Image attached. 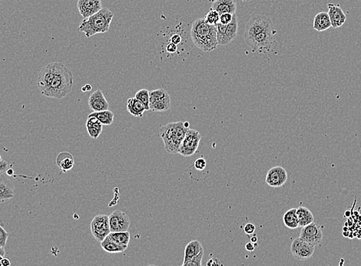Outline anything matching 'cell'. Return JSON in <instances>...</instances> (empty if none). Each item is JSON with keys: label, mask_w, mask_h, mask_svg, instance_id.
Instances as JSON below:
<instances>
[{"label": "cell", "mask_w": 361, "mask_h": 266, "mask_svg": "<svg viewBox=\"0 0 361 266\" xmlns=\"http://www.w3.org/2000/svg\"><path fill=\"white\" fill-rule=\"evenodd\" d=\"M37 84L44 96L62 99L72 91L73 75L65 64L51 62L42 68Z\"/></svg>", "instance_id": "1"}, {"label": "cell", "mask_w": 361, "mask_h": 266, "mask_svg": "<svg viewBox=\"0 0 361 266\" xmlns=\"http://www.w3.org/2000/svg\"><path fill=\"white\" fill-rule=\"evenodd\" d=\"M191 37L196 47L205 53L217 49V27L215 25L209 24L204 18H200L193 23L191 28Z\"/></svg>", "instance_id": "2"}, {"label": "cell", "mask_w": 361, "mask_h": 266, "mask_svg": "<svg viewBox=\"0 0 361 266\" xmlns=\"http://www.w3.org/2000/svg\"><path fill=\"white\" fill-rule=\"evenodd\" d=\"M114 14L107 8H102L95 14L86 18L79 27V31L84 32L86 37L90 38L98 33L107 32L110 28Z\"/></svg>", "instance_id": "3"}, {"label": "cell", "mask_w": 361, "mask_h": 266, "mask_svg": "<svg viewBox=\"0 0 361 266\" xmlns=\"http://www.w3.org/2000/svg\"><path fill=\"white\" fill-rule=\"evenodd\" d=\"M188 129L181 121L169 123L160 128V137L163 140L167 152L179 154L180 144Z\"/></svg>", "instance_id": "4"}, {"label": "cell", "mask_w": 361, "mask_h": 266, "mask_svg": "<svg viewBox=\"0 0 361 266\" xmlns=\"http://www.w3.org/2000/svg\"><path fill=\"white\" fill-rule=\"evenodd\" d=\"M273 33L274 29L267 30L251 37L245 42L254 53H269L274 45Z\"/></svg>", "instance_id": "5"}, {"label": "cell", "mask_w": 361, "mask_h": 266, "mask_svg": "<svg viewBox=\"0 0 361 266\" xmlns=\"http://www.w3.org/2000/svg\"><path fill=\"white\" fill-rule=\"evenodd\" d=\"M271 29H273V23L269 16L264 14L253 16L246 25L244 40L251 39V37L264 31Z\"/></svg>", "instance_id": "6"}, {"label": "cell", "mask_w": 361, "mask_h": 266, "mask_svg": "<svg viewBox=\"0 0 361 266\" xmlns=\"http://www.w3.org/2000/svg\"><path fill=\"white\" fill-rule=\"evenodd\" d=\"M149 107L153 112H165L171 107V98L163 88L149 91Z\"/></svg>", "instance_id": "7"}, {"label": "cell", "mask_w": 361, "mask_h": 266, "mask_svg": "<svg viewBox=\"0 0 361 266\" xmlns=\"http://www.w3.org/2000/svg\"><path fill=\"white\" fill-rule=\"evenodd\" d=\"M202 135L196 130L188 129L180 144L179 154L184 157H191L198 151Z\"/></svg>", "instance_id": "8"}, {"label": "cell", "mask_w": 361, "mask_h": 266, "mask_svg": "<svg viewBox=\"0 0 361 266\" xmlns=\"http://www.w3.org/2000/svg\"><path fill=\"white\" fill-rule=\"evenodd\" d=\"M91 232L98 242L103 241L111 233L109 215L101 214L95 216L91 222Z\"/></svg>", "instance_id": "9"}, {"label": "cell", "mask_w": 361, "mask_h": 266, "mask_svg": "<svg viewBox=\"0 0 361 266\" xmlns=\"http://www.w3.org/2000/svg\"><path fill=\"white\" fill-rule=\"evenodd\" d=\"M315 245L309 243L300 237L295 239L291 245V252L298 260H307L313 256Z\"/></svg>", "instance_id": "10"}, {"label": "cell", "mask_w": 361, "mask_h": 266, "mask_svg": "<svg viewBox=\"0 0 361 266\" xmlns=\"http://www.w3.org/2000/svg\"><path fill=\"white\" fill-rule=\"evenodd\" d=\"M111 232L128 231L131 226L129 216L121 210H116L109 215Z\"/></svg>", "instance_id": "11"}, {"label": "cell", "mask_w": 361, "mask_h": 266, "mask_svg": "<svg viewBox=\"0 0 361 266\" xmlns=\"http://www.w3.org/2000/svg\"><path fill=\"white\" fill-rule=\"evenodd\" d=\"M323 237L324 236H323L321 226L314 222L302 227L300 233L301 238L314 245L321 243Z\"/></svg>", "instance_id": "12"}, {"label": "cell", "mask_w": 361, "mask_h": 266, "mask_svg": "<svg viewBox=\"0 0 361 266\" xmlns=\"http://www.w3.org/2000/svg\"><path fill=\"white\" fill-rule=\"evenodd\" d=\"M288 181V174L282 166H274L268 172L266 176L267 184L271 187H281Z\"/></svg>", "instance_id": "13"}, {"label": "cell", "mask_w": 361, "mask_h": 266, "mask_svg": "<svg viewBox=\"0 0 361 266\" xmlns=\"http://www.w3.org/2000/svg\"><path fill=\"white\" fill-rule=\"evenodd\" d=\"M238 29H239V21L236 15L234 14L232 21L227 25L225 31L222 35H217V39L218 45L221 46H227L230 44L232 41L236 39L238 35Z\"/></svg>", "instance_id": "14"}, {"label": "cell", "mask_w": 361, "mask_h": 266, "mask_svg": "<svg viewBox=\"0 0 361 266\" xmlns=\"http://www.w3.org/2000/svg\"><path fill=\"white\" fill-rule=\"evenodd\" d=\"M77 8L84 19L90 17L102 9L101 0H78Z\"/></svg>", "instance_id": "15"}, {"label": "cell", "mask_w": 361, "mask_h": 266, "mask_svg": "<svg viewBox=\"0 0 361 266\" xmlns=\"http://www.w3.org/2000/svg\"><path fill=\"white\" fill-rule=\"evenodd\" d=\"M328 15L331 23V27L334 28H340L345 23L347 16L340 5L333 3H328Z\"/></svg>", "instance_id": "16"}, {"label": "cell", "mask_w": 361, "mask_h": 266, "mask_svg": "<svg viewBox=\"0 0 361 266\" xmlns=\"http://www.w3.org/2000/svg\"><path fill=\"white\" fill-rule=\"evenodd\" d=\"M89 106L93 111L109 110V104L101 90H96L89 98Z\"/></svg>", "instance_id": "17"}, {"label": "cell", "mask_w": 361, "mask_h": 266, "mask_svg": "<svg viewBox=\"0 0 361 266\" xmlns=\"http://www.w3.org/2000/svg\"><path fill=\"white\" fill-rule=\"evenodd\" d=\"M14 184L6 176L0 175V202L14 197Z\"/></svg>", "instance_id": "18"}, {"label": "cell", "mask_w": 361, "mask_h": 266, "mask_svg": "<svg viewBox=\"0 0 361 266\" xmlns=\"http://www.w3.org/2000/svg\"><path fill=\"white\" fill-rule=\"evenodd\" d=\"M211 9L217 11L220 15L223 13L235 14L237 9L236 0H214Z\"/></svg>", "instance_id": "19"}, {"label": "cell", "mask_w": 361, "mask_h": 266, "mask_svg": "<svg viewBox=\"0 0 361 266\" xmlns=\"http://www.w3.org/2000/svg\"><path fill=\"white\" fill-rule=\"evenodd\" d=\"M86 126L87 132L91 138L97 139L102 133L103 125L95 117L88 116Z\"/></svg>", "instance_id": "20"}, {"label": "cell", "mask_w": 361, "mask_h": 266, "mask_svg": "<svg viewBox=\"0 0 361 266\" xmlns=\"http://www.w3.org/2000/svg\"><path fill=\"white\" fill-rule=\"evenodd\" d=\"M331 27L328 12H321L317 13L314 17V28L317 32H324Z\"/></svg>", "instance_id": "21"}, {"label": "cell", "mask_w": 361, "mask_h": 266, "mask_svg": "<svg viewBox=\"0 0 361 266\" xmlns=\"http://www.w3.org/2000/svg\"><path fill=\"white\" fill-rule=\"evenodd\" d=\"M57 163L59 167L65 173L73 168V166H75V160L70 153L61 152L57 156Z\"/></svg>", "instance_id": "22"}, {"label": "cell", "mask_w": 361, "mask_h": 266, "mask_svg": "<svg viewBox=\"0 0 361 266\" xmlns=\"http://www.w3.org/2000/svg\"><path fill=\"white\" fill-rule=\"evenodd\" d=\"M202 250H204L203 246L198 240H193L188 242L184 249V263H183L189 261L190 259L199 254Z\"/></svg>", "instance_id": "23"}, {"label": "cell", "mask_w": 361, "mask_h": 266, "mask_svg": "<svg viewBox=\"0 0 361 266\" xmlns=\"http://www.w3.org/2000/svg\"><path fill=\"white\" fill-rule=\"evenodd\" d=\"M127 110L130 114L137 117H142L146 111L144 105L136 98H128L127 101Z\"/></svg>", "instance_id": "24"}, {"label": "cell", "mask_w": 361, "mask_h": 266, "mask_svg": "<svg viewBox=\"0 0 361 266\" xmlns=\"http://www.w3.org/2000/svg\"><path fill=\"white\" fill-rule=\"evenodd\" d=\"M297 216L299 222V227H303L310 224L314 220L312 213L306 207H300L297 209Z\"/></svg>", "instance_id": "25"}, {"label": "cell", "mask_w": 361, "mask_h": 266, "mask_svg": "<svg viewBox=\"0 0 361 266\" xmlns=\"http://www.w3.org/2000/svg\"><path fill=\"white\" fill-rule=\"evenodd\" d=\"M101 246H102L103 250L109 252V253L124 252L128 248V246H125V245H121L120 244L116 243L114 241L111 239L109 237H106L103 241L101 242Z\"/></svg>", "instance_id": "26"}, {"label": "cell", "mask_w": 361, "mask_h": 266, "mask_svg": "<svg viewBox=\"0 0 361 266\" xmlns=\"http://www.w3.org/2000/svg\"><path fill=\"white\" fill-rule=\"evenodd\" d=\"M283 221L286 227L291 230H295L299 227L298 216H297V209H291L284 213Z\"/></svg>", "instance_id": "27"}, {"label": "cell", "mask_w": 361, "mask_h": 266, "mask_svg": "<svg viewBox=\"0 0 361 266\" xmlns=\"http://www.w3.org/2000/svg\"><path fill=\"white\" fill-rule=\"evenodd\" d=\"M89 116L96 117L98 121H100L103 125H112L114 121V114L113 111L109 110H101V111H93Z\"/></svg>", "instance_id": "28"}, {"label": "cell", "mask_w": 361, "mask_h": 266, "mask_svg": "<svg viewBox=\"0 0 361 266\" xmlns=\"http://www.w3.org/2000/svg\"><path fill=\"white\" fill-rule=\"evenodd\" d=\"M108 237L116 243L128 246V244H129L131 235H130L128 231L111 232Z\"/></svg>", "instance_id": "29"}, {"label": "cell", "mask_w": 361, "mask_h": 266, "mask_svg": "<svg viewBox=\"0 0 361 266\" xmlns=\"http://www.w3.org/2000/svg\"><path fill=\"white\" fill-rule=\"evenodd\" d=\"M138 100L140 101L143 105H144L145 107H146V110H150L149 107V99H150V95H149V91L147 89H141L139 91H137L135 94V97Z\"/></svg>", "instance_id": "30"}, {"label": "cell", "mask_w": 361, "mask_h": 266, "mask_svg": "<svg viewBox=\"0 0 361 266\" xmlns=\"http://www.w3.org/2000/svg\"><path fill=\"white\" fill-rule=\"evenodd\" d=\"M204 19L209 24L215 25L216 26L217 23L219 22L220 14L217 11L211 9L207 14L205 15Z\"/></svg>", "instance_id": "31"}, {"label": "cell", "mask_w": 361, "mask_h": 266, "mask_svg": "<svg viewBox=\"0 0 361 266\" xmlns=\"http://www.w3.org/2000/svg\"><path fill=\"white\" fill-rule=\"evenodd\" d=\"M204 253L205 250H202L199 254L197 255L195 257L190 259L189 261L187 263H183L182 266H202V259H203Z\"/></svg>", "instance_id": "32"}, {"label": "cell", "mask_w": 361, "mask_h": 266, "mask_svg": "<svg viewBox=\"0 0 361 266\" xmlns=\"http://www.w3.org/2000/svg\"><path fill=\"white\" fill-rule=\"evenodd\" d=\"M8 236H9V234H8L7 232L4 230L3 227L0 226V246L5 248V244L7 242Z\"/></svg>", "instance_id": "33"}, {"label": "cell", "mask_w": 361, "mask_h": 266, "mask_svg": "<svg viewBox=\"0 0 361 266\" xmlns=\"http://www.w3.org/2000/svg\"><path fill=\"white\" fill-rule=\"evenodd\" d=\"M234 14L232 13H223L220 15L219 23L221 24L228 25L232 21Z\"/></svg>", "instance_id": "34"}, {"label": "cell", "mask_w": 361, "mask_h": 266, "mask_svg": "<svg viewBox=\"0 0 361 266\" xmlns=\"http://www.w3.org/2000/svg\"><path fill=\"white\" fill-rule=\"evenodd\" d=\"M207 166V162L203 158H198L195 162V168L197 170H205Z\"/></svg>", "instance_id": "35"}, {"label": "cell", "mask_w": 361, "mask_h": 266, "mask_svg": "<svg viewBox=\"0 0 361 266\" xmlns=\"http://www.w3.org/2000/svg\"><path fill=\"white\" fill-rule=\"evenodd\" d=\"M255 230H256V228L252 223H247L244 227V233L247 235L253 234L255 232Z\"/></svg>", "instance_id": "36"}, {"label": "cell", "mask_w": 361, "mask_h": 266, "mask_svg": "<svg viewBox=\"0 0 361 266\" xmlns=\"http://www.w3.org/2000/svg\"><path fill=\"white\" fill-rule=\"evenodd\" d=\"M8 169H9V164L7 162L3 160H0V175L5 174Z\"/></svg>", "instance_id": "37"}, {"label": "cell", "mask_w": 361, "mask_h": 266, "mask_svg": "<svg viewBox=\"0 0 361 266\" xmlns=\"http://www.w3.org/2000/svg\"><path fill=\"white\" fill-rule=\"evenodd\" d=\"M207 266H222V264H221V261H220V259L218 258L213 257L209 259V262L207 263Z\"/></svg>", "instance_id": "38"}, {"label": "cell", "mask_w": 361, "mask_h": 266, "mask_svg": "<svg viewBox=\"0 0 361 266\" xmlns=\"http://www.w3.org/2000/svg\"><path fill=\"white\" fill-rule=\"evenodd\" d=\"M178 50V45L172 43V42H169V44L167 45L166 51L169 53H175L177 52Z\"/></svg>", "instance_id": "39"}, {"label": "cell", "mask_w": 361, "mask_h": 266, "mask_svg": "<svg viewBox=\"0 0 361 266\" xmlns=\"http://www.w3.org/2000/svg\"><path fill=\"white\" fill-rule=\"evenodd\" d=\"M170 41L171 42L175 43L176 45L180 44V42H181V37H180V35H179V34H175V35H173L171 37Z\"/></svg>", "instance_id": "40"}, {"label": "cell", "mask_w": 361, "mask_h": 266, "mask_svg": "<svg viewBox=\"0 0 361 266\" xmlns=\"http://www.w3.org/2000/svg\"><path fill=\"white\" fill-rule=\"evenodd\" d=\"M245 249L248 252H253L254 249H255V245H254V243H253L252 242H247L245 245Z\"/></svg>", "instance_id": "41"}, {"label": "cell", "mask_w": 361, "mask_h": 266, "mask_svg": "<svg viewBox=\"0 0 361 266\" xmlns=\"http://www.w3.org/2000/svg\"><path fill=\"white\" fill-rule=\"evenodd\" d=\"M11 265L10 261L8 258L3 257L2 259V263H1V266H9Z\"/></svg>", "instance_id": "42"}, {"label": "cell", "mask_w": 361, "mask_h": 266, "mask_svg": "<svg viewBox=\"0 0 361 266\" xmlns=\"http://www.w3.org/2000/svg\"><path fill=\"white\" fill-rule=\"evenodd\" d=\"M91 86L90 85V84H86V85L84 86V87H83V88H82V91H84V92H86V91H90L91 90Z\"/></svg>", "instance_id": "43"}, {"label": "cell", "mask_w": 361, "mask_h": 266, "mask_svg": "<svg viewBox=\"0 0 361 266\" xmlns=\"http://www.w3.org/2000/svg\"><path fill=\"white\" fill-rule=\"evenodd\" d=\"M251 242H252L253 243H256L257 242H258V237L254 235V236H253L251 238Z\"/></svg>", "instance_id": "44"}, {"label": "cell", "mask_w": 361, "mask_h": 266, "mask_svg": "<svg viewBox=\"0 0 361 266\" xmlns=\"http://www.w3.org/2000/svg\"><path fill=\"white\" fill-rule=\"evenodd\" d=\"M5 173L7 174V175L12 176L13 175V173H14V171H13V170H12V169L9 168L7 170H6V172H5Z\"/></svg>", "instance_id": "45"}, {"label": "cell", "mask_w": 361, "mask_h": 266, "mask_svg": "<svg viewBox=\"0 0 361 266\" xmlns=\"http://www.w3.org/2000/svg\"><path fill=\"white\" fill-rule=\"evenodd\" d=\"M5 249H4V247L0 246V255H2V256H5Z\"/></svg>", "instance_id": "46"}, {"label": "cell", "mask_w": 361, "mask_h": 266, "mask_svg": "<svg viewBox=\"0 0 361 266\" xmlns=\"http://www.w3.org/2000/svg\"><path fill=\"white\" fill-rule=\"evenodd\" d=\"M344 215H345V217H350V215H351V211H349V210H347L345 212V214H344Z\"/></svg>", "instance_id": "47"}, {"label": "cell", "mask_w": 361, "mask_h": 266, "mask_svg": "<svg viewBox=\"0 0 361 266\" xmlns=\"http://www.w3.org/2000/svg\"><path fill=\"white\" fill-rule=\"evenodd\" d=\"M4 256H2V255H0V266H1V263H2V259H3Z\"/></svg>", "instance_id": "48"}, {"label": "cell", "mask_w": 361, "mask_h": 266, "mask_svg": "<svg viewBox=\"0 0 361 266\" xmlns=\"http://www.w3.org/2000/svg\"><path fill=\"white\" fill-rule=\"evenodd\" d=\"M73 216H75V217H74L75 218V219H79V216H78L77 214H75V215H74Z\"/></svg>", "instance_id": "49"}, {"label": "cell", "mask_w": 361, "mask_h": 266, "mask_svg": "<svg viewBox=\"0 0 361 266\" xmlns=\"http://www.w3.org/2000/svg\"><path fill=\"white\" fill-rule=\"evenodd\" d=\"M344 231H347V227H344Z\"/></svg>", "instance_id": "50"}, {"label": "cell", "mask_w": 361, "mask_h": 266, "mask_svg": "<svg viewBox=\"0 0 361 266\" xmlns=\"http://www.w3.org/2000/svg\"><path fill=\"white\" fill-rule=\"evenodd\" d=\"M242 1H243V2H246V1H247V0H242Z\"/></svg>", "instance_id": "51"}, {"label": "cell", "mask_w": 361, "mask_h": 266, "mask_svg": "<svg viewBox=\"0 0 361 266\" xmlns=\"http://www.w3.org/2000/svg\"><path fill=\"white\" fill-rule=\"evenodd\" d=\"M2 160V158H1V155H0V160Z\"/></svg>", "instance_id": "52"}]
</instances>
